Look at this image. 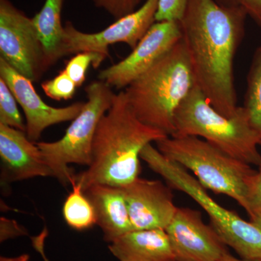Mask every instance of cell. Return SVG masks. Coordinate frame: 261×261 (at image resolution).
Segmentation results:
<instances>
[{"mask_svg":"<svg viewBox=\"0 0 261 261\" xmlns=\"http://www.w3.org/2000/svg\"><path fill=\"white\" fill-rule=\"evenodd\" d=\"M94 6L109 13L115 20L126 16L140 8L142 0H92Z\"/></svg>","mask_w":261,"mask_h":261,"instance_id":"603a6c76","label":"cell"},{"mask_svg":"<svg viewBox=\"0 0 261 261\" xmlns=\"http://www.w3.org/2000/svg\"><path fill=\"white\" fill-rule=\"evenodd\" d=\"M140 159L173 190L185 192L197 202L208 215L211 226L240 258L261 260V229L256 224L219 205L186 168L165 157L152 144L144 147Z\"/></svg>","mask_w":261,"mask_h":261,"instance_id":"8992f818","label":"cell"},{"mask_svg":"<svg viewBox=\"0 0 261 261\" xmlns=\"http://www.w3.org/2000/svg\"><path fill=\"white\" fill-rule=\"evenodd\" d=\"M28 235V231L23 226L19 225L14 220L1 217L0 219V242L6 241Z\"/></svg>","mask_w":261,"mask_h":261,"instance_id":"4316f807","label":"cell"},{"mask_svg":"<svg viewBox=\"0 0 261 261\" xmlns=\"http://www.w3.org/2000/svg\"><path fill=\"white\" fill-rule=\"evenodd\" d=\"M195 82L183 39L125 89L137 118L171 137L176 110Z\"/></svg>","mask_w":261,"mask_h":261,"instance_id":"3957f363","label":"cell"},{"mask_svg":"<svg viewBox=\"0 0 261 261\" xmlns=\"http://www.w3.org/2000/svg\"><path fill=\"white\" fill-rule=\"evenodd\" d=\"M159 0H146L133 13L118 19L101 32L85 33L76 29L71 22L65 28L64 56L91 51L107 58L109 46L124 43L132 49L156 22Z\"/></svg>","mask_w":261,"mask_h":261,"instance_id":"9c48e42d","label":"cell"},{"mask_svg":"<svg viewBox=\"0 0 261 261\" xmlns=\"http://www.w3.org/2000/svg\"><path fill=\"white\" fill-rule=\"evenodd\" d=\"M0 78L8 84L23 109L27 120L25 134L34 142L39 140L48 127L73 121L85 105V102H78L64 108L48 106L36 92L32 81L19 73L1 58Z\"/></svg>","mask_w":261,"mask_h":261,"instance_id":"7c38bea8","label":"cell"},{"mask_svg":"<svg viewBox=\"0 0 261 261\" xmlns=\"http://www.w3.org/2000/svg\"><path fill=\"white\" fill-rule=\"evenodd\" d=\"M247 13L215 0H188L180 20L196 85L223 116L238 111L233 63L245 35Z\"/></svg>","mask_w":261,"mask_h":261,"instance_id":"6da1fadb","label":"cell"},{"mask_svg":"<svg viewBox=\"0 0 261 261\" xmlns=\"http://www.w3.org/2000/svg\"><path fill=\"white\" fill-rule=\"evenodd\" d=\"M182 39L177 21H156L129 56L99 72L98 80L111 88L126 89Z\"/></svg>","mask_w":261,"mask_h":261,"instance_id":"30bf717a","label":"cell"},{"mask_svg":"<svg viewBox=\"0 0 261 261\" xmlns=\"http://www.w3.org/2000/svg\"><path fill=\"white\" fill-rule=\"evenodd\" d=\"M227 8H241L261 28V0H215Z\"/></svg>","mask_w":261,"mask_h":261,"instance_id":"484cf974","label":"cell"},{"mask_svg":"<svg viewBox=\"0 0 261 261\" xmlns=\"http://www.w3.org/2000/svg\"><path fill=\"white\" fill-rule=\"evenodd\" d=\"M155 143L165 157L191 171L205 190L231 197L247 212L249 189L257 173L251 165L197 137H168Z\"/></svg>","mask_w":261,"mask_h":261,"instance_id":"5b68a950","label":"cell"},{"mask_svg":"<svg viewBox=\"0 0 261 261\" xmlns=\"http://www.w3.org/2000/svg\"><path fill=\"white\" fill-rule=\"evenodd\" d=\"M121 189L135 230L167 228L178 209L171 187L138 177Z\"/></svg>","mask_w":261,"mask_h":261,"instance_id":"4fadbf2b","label":"cell"},{"mask_svg":"<svg viewBox=\"0 0 261 261\" xmlns=\"http://www.w3.org/2000/svg\"><path fill=\"white\" fill-rule=\"evenodd\" d=\"M119 261H176L166 230H135L109 243Z\"/></svg>","mask_w":261,"mask_h":261,"instance_id":"2e32d148","label":"cell"},{"mask_svg":"<svg viewBox=\"0 0 261 261\" xmlns=\"http://www.w3.org/2000/svg\"><path fill=\"white\" fill-rule=\"evenodd\" d=\"M2 192L9 195L13 182L51 176L50 168L37 145L23 130L0 123Z\"/></svg>","mask_w":261,"mask_h":261,"instance_id":"5bb4252c","label":"cell"},{"mask_svg":"<svg viewBox=\"0 0 261 261\" xmlns=\"http://www.w3.org/2000/svg\"><path fill=\"white\" fill-rule=\"evenodd\" d=\"M17 103L8 84L0 78V123L25 132V124Z\"/></svg>","mask_w":261,"mask_h":261,"instance_id":"ffe728a7","label":"cell"},{"mask_svg":"<svg viewBox=\"0 0 261 261\" xmlns=\"http://www.w3.org/2000/svg\"><path fill=\"white\" fill-rule=\"evenodd\" d=\"M0 55L32 82L40 80L51 67L32 18L10 0H0Z\"/></svg>","mask_w":261,"mask_h":261,"instance_id":"ba28073f","label":"cell"},{"mask_svg":"<svg viewBox=\"0 0 261 261\" xmlns=\"http://www.w3.org/2000/svg\"><path fill=\"white\" fill-rule=\"evenodd\" d=\"M29 254H23L16 257H0V261H29Z\"/></svg>","mask_w":261,"mask_h":261,"instance_id":"83f0119b","label":"cell"},{"mask_svg":"<svg viewBox=\"0 0 261 261\" xmlns=\"http://www.w3.org/2000/svg\"><path fill=\"white\" fill-rule=\"evenodd\" d=\"M106 59L98 53L91 51L77 53L66 63L64 70L77 87H80L85 82L89 67L92 65L94 68H97Z\"/></svg>","mask_w":261,"mask_h":261,"instance_id":"44dd1931","label":"cell"},{"mask_svg":"<svg viewBox=\"0 0 261 261\" xmlns=\"http://www.w3.org/2000/svg\"><path fill=\"white\" fill-rule=\"evenodd\" d=\"M252 126L261 134V47L257 48L247 79L245 105Z\"/></svg>","mask_w":261,"mask_h":261,"instance_id":"d6986e66","label":"cell"},{"mask_svg":"<svg viewBox=\"0 0 261 261\" xmlns=\"http://www.w3.org/2000/svg\"><path fill=\"white\" fill-rule=\"evenodd\" d=\"M174 127L171 137H201L234 159L260 165L261 134L252 126L245 108L239 107L230 118L223 116L196 84L176 110Z\"/></svg>","mask_w":261,"mask_h":261,"instance_id":"277c9868","label":"cell"},{"mask_svg":"<svg viewBox=\"0 0 261 261\" xmlns=\"http://www.w3.org/2000/svg\"><path fill=\"white\" fill-rule=\"evenodd\" d=\"M249 189L248 211L250 220L261 216V162Z\"/></svg>","mask_w":261,"mask_h":261,"instance_id":"d4e9b609","label":"cell"},{"mask_svg":"<svg viewBox=\"0 0 261 261\" xmlns=\"http://www.w3.org/2000/svg\"><path fill=\"white\" fill-rule=\"evenodd\" d=\"M219 261H261V260H244V259L240 258V257H236L233 256L231 254L228 253L227 255H225L222 259H221Z\"/></svg>","mask_w":261,"mask_h":261,"instance_id":"f1b7e54d","label":"cell"},{"mask_svg":"<svg viewBox=\"0 0 261 261\" xmlns=\"http://www.w3.org/2000/svg\"><path fill=\"white\" fill-rule=\"evenodd\" d=\"M250 221L256 224L261 229V216H258V217L255 218V219L250 220Z\"/></svg>","mask_w":261,"mask_h":261,"instance_id":"f546056e","label":"cell"},{"mask_svg":"<svg viewBox=\"0 0 261 261\" xmlns=\"http://www.w3.org/2000/svg\"><path fill=\"white\" fill-rule=\"evenodd\" d=\"M260 47H261V46H260Z\"/></svg>","mask_w":261,"mask_h":261,"instance_id":"4dcf8cb0","label":"cell"},{"mask_svg":"<svg viewBox=\"0 0 261 261\" xmlns=\"http://www.w3.org/2000/svg\"><path fill=\"white\" fill-rule=\"evenodd\" d=\"M87 101L80 114L72 121L61 140L37 142L53 177L64 187L71 185L75 174L70 164L89 167L92 163V144L102 117L112 106L114 92L102 81L92 82L85 87Z\"/></svg>","mask_w":261,"mask_h":261,"instance_id":"52a82bcc","label":"cell"},{"mask_svg":"<svg viewBox=\"0 0 261 261\" xmlns=\"http://www.w3.org/2000/svg\"><path fill=\"white\" fill-rule=\"evenodd\" d=\"M73 190L65 199L63 215L70 228L83 231L97 224L93 205L84 193L80 184L75 180L71 184Z\"/></svg>","mask_w":261,"mask_h":261,"instance_id":"ac0fdd59","label":"cell"},{"mask_svg":"<svg viewBox=\"0 0 261 261\" xmlns=\"http://www.w3.org/2000/svg\"><path fill=\"white\" fill-rule=\"evenodd\" d=\"M63 2L46 0L40 11L32 18L50 66L65 57V28L61 21Z\"/></svg>","mask_w":261,"mask_h":261,"instance_id":"e0dca14e","label":"cell"},{"mask_svg":"<svg viewBox=\"0 0 261 261\" xmlns=\"http://www.w3.org/2000/svg\"><path fill=\"white\" fill-rule=\"evenodd\" d=\"M168 137L163 130L142 123L121 91L115 94L112 106L99 122L90 166L75 174V181L83 191L94 185L126 186L139 177L144 147Z\"/></svg>","mask_w":261,"mask_h":261,"instance_id":"7a4b0ae2","label":"cell"},{"mask_svg":"<svg viewBox=\"0 0 261 261\" xmlns=\"http://www.w3.org/2000/svg\"><path fill=\"white\" fill-rule=\"evenodd\" d=\"M83 192L93 205L96 224L102 230L105 241L111 243L135 231L121 187L94 185Z\"/></svg>","mask_w":261,"mask_h":261,"instance_id":"9a60e30c","label":"cell"},{"mask_svg":"<svg viewBox=\"0 0 261 261\" xmlns=\"http://www.w3.org/2000/svg\"><path fill=\"white\" fill-rule=\"evenodd\" d=\"M176 261H219L229 253L217 231L199 211L178 207L166 228Z\"/></svg>","mask_w":261,"mask_h":261,"instance_id":"8fae6325","label":"cell"},{"mask_svg":"<svg viewBox=\"0 0 261 261\" xmlns=\"http://www.w3.org/2000/svg\"><path fill=\"white\" fill-rule=\"evenodd\" d=\"M46 95L56 101L68 100L74 96L76 84L68 76L65 70H62L55 78L42 84Z\"/></svg>","mask_w":261,"mask_h":261,"instance_id":"7402d4cb","label":"cell"},{"mask_svg":"<svg viewBox=\"0 0 261 261\" xmlns=\"http://www.w3.org/2000/svg\"><path fill=\"white\" fill-rule=\"evenodd\" d=\"M188 0H159L156 21L180 22Z\"/></svg>","mask_w":261,"mask_h":261,"instance_id":"cb8c5ba5","label":"cell"}]
</instances>
